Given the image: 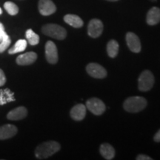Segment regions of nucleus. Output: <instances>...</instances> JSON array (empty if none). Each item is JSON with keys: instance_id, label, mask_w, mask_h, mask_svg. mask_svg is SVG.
Returning <instances> with one entry per match:
<instances>
[{"instance_id": "c85d7f7f", "label": "nucleus", "mask_w": 160, "mask_h": 160, "mask_svg": "<svg viewBox=\"0 0 160 160\" xmlns=\"http://www.w3.org/2000/svg\"><path fill=\"white\" fill-rule=\"evenodd\" d=\"M2 13V10L1 8H0V15H1Z\"/></svg>"}, {"instance_id": "39448f33", "label": "nucleus", "mask_w": 160, "mask_h": 160, "mask_svg": "<svg viewBox=\"0 0 160 160\" xmlns=\"http://www.w3.org/2000/svg\"><path fill=\"white\" fill-rule=\"evenodd\" d=\"M86 107L94 115L99 116L105 111L106 107L102 100L98 98H91L86 102Z\"/></svg>"}, {"instance_id": "393cba45", "label": "nucleus", "mask_w": 160, "mask_h": 160, "mask_svg": "<svg viewBox=\"0 0 160 160\" xmlns=\"http://www.w3.org/2000/svg\"><path fill=\"white\" fill-rule=\"evenodd\" d=\"M153 140L157 142H160V129L157 132L154 137H153Z\"/></svg>"}, {"instance_id": "9b49d317", "label": "nucleus", "mask_w": 160, "mask_h": 160, "mask_svg": "<svg viewBox=\"0 0 160 160\" xmlns=\"http://www.w3.org/2000/svg\"><path fill=\"white\" fill-rule=\"evenodd\" d=\"M37 59V54L35 52H28L19 55L16 59V62L19 65H29L35 62Z\"/></svg>"}, {"instance_id": "bb28decb", "label": "nucleus", "mask_w": 160, "mask_h": 160, "mask_svg": "<svg viewBox=\"0 0 160 160\" xmlns=\"http://www.w3.org/2000/svg\"><path fill=\"white\" fill-rule=\"evenodd\" d=\"M2 30H5V27H4V25L0 22V31H2Z\"/></svg>"}, {"instance_id": "4be33fe9", "label": "nucleus", "mask_w": 160, "mask_h": 160, "mask_svg": "<svg viewBox=\"0 0 160 160\" xmlns=\"http://www.w3.org/2000/svg\"><path fill=\"white\" fill-rule=\"evenodd\" d=\"M11 43V40L10 39L9 36L8 34L3 38V39L0 42V53H3L9 47Z\"/></svg>"}, {"instance_id": "b1692460", "label": "nucleus", "mask_w": 160, "mask_h": 160, "mask_svg": "<svg viewBox=\"0 0 160 160\" xmlns=\"http://www.w3.org/2000/svg\"><path fill=\"white\" fill-rule=\"evenodd\" d=\"M137 160H152V158H151L147 155L139 154V155L137 156Z\"/></svg>"}, {"instance_id": "cd10ccee", "label": "nucleus", "mask_w": 160, "mask_h": 160, "mask_svg": "<svg viewBox=\"0 0 160 160\" xmlns=\"http://www.w3.org/2000/svg\"><path fill=\"white\" fill-rule=\"evenodd\" d=\"M107 1H109V2H116V1H118V0H107Z\"/></svg>"}, {"instance_id": "9d476101", "label": "nucleus", "mask_w": 160, "mask_h": 160, "mask_svg": "<svg viewBox=\"0 0 160 160\" xmlns=\"http://www.w3.org/2000/svg\"><path fill=\"white\" fill-rule=\"evenodd\" d=\"M126 42L129 49L133 53H139L141 51V42L139 37L134 33L128 32L126 34Z\"/></svg>"}, {"instance_id": "1a4fd4ad", "label": "nucleus", "mask_w": 160, "mask_h": 160, "mask_svg": "<svg viewBox=\"0 0 160 160\" xmlns=\"http://www.w3.org/2000/svg\"><path fill=\"white\" fill-rule=\"evenodd\" d=\"M38 8L42 16H50L57 11V7L51 0H39Z\"/></svg>"}, {"instance_id": "ddd939ff", "label": "nucleus", "mask_w": 160, "mask_h": 160, "mask_svg": "<svg viewBox=\"0 0 160 160\" xmlns=\"http://www.w3.org/2000/svg\"><path fill=\"white\" fill-rule=\"evenodd\" d=\"M71 117L76 121H81L86 115V107L83 104H77L71 110Z\"/></svg>"}, {"instance_id": "2eb2a0df", "label": "nucleus", "mask_w": 160, "mask_h": 160, "mask_svg": "<svg viewBox=\"0 0 160 160\" xmlns=\"http://www.w3.org/2000/svg\"><path fill=\"white\" fill-rule=\"evenodd\" d=\"M27 115L28 111L26 108L21 106L10 111L7 114V118L10 120H20L25 119Z\"/></svg>"}, {"instance_id": "dca6fc26", "label": "nucleus", "mask_w": 160, "mask_h": 160, "mask_svg": "<svg viewBox=\"0 0 160 160\" xmlns=\"http://www.w3.org/2000/svg\"><path fill=\"white\" fill-rule=\"evenodd\" d=\"M64 21L69 25L76 28H79L83 26V21L79 16L75 14H67L64 17Z\"/></svg>"}, {"instance_id": "a211bd4d", "label": "nucleus", "mask_w": 160, "mask_h": 160, "mask_svg": "<svg viewBox=\"0 0 160 160\" xmlns=\"http://www.w3.org/2000/svg\"><path fill=\"white\" fill-rule=\"evenodd\" d=\"M107 52L110 57L115 58L119 53V44L116 40L111 39L107 45Z\"/></svg>"}, {"instance_id": "0eeeda50", "label": "nucleus", "mask_w": 160, "mask_h": 160, "mask_svg": "<svg viewBox=\"0 0 160 160\" xmlns=\"http://www.w3.org/2000/svg\"><path fill=\"white\" fill-rule=\"evenodd\" d=\"M45 57L50 64H56L59 59L57 48L52 41H48L45 44Z\"/></svg>"}, {"instance_id": "f03ea898", "label": "nucleus", "mask_w": 160, "mask_h": 160, "mask_svg": "<svg viewBox=\"0 0 160 160\" xmlns=\"http://www.w3.org/2000/svg\"><path fill=\"white\" fill-rule=\"evenodd\" d=\"M124 108L130 113L142 111L147 106V100L142 97H131L124 102Z\"/></svg>"}, {"instance_id": "f8f14e48", "label": "nucleus", "mask_w": 160, "mask_h": 160, "mask_svg": "<svg viewBox=\"0 0 160 160\" xmlns=\"http://www.w3.org/2000/svg\"><path fill=\"white\" fill-rule=\"evenodd\" d=\"M17 128L13 125H2L0 127V139L4 140L10 139L17 133Z\"/></svg>"}, {"instance_id": "a878e982", "label": "nucleus", "mask_w": 160, "mask_h": 160, "mask_svg": "<svg viewBox=\"0 0 160 160\" xmlns=\"http://www.w3.org/2000/svg\"><path fill=\"white\" fill-rule=\"evenodd\" d=\"M6 34H7V33H5V30H2V31H0V42L3 39V38L5 37Z\"/></svg>"}, {"instance_id": "5701e85b", "label": "nucleus", "mask_w": 160, "mask_h": 160, "mask_svg": "<svg viewBox=\"0 0 160 160\" xmlns=\"http://www.w3.org/2000/svg\"><path fill=\"white\" fill-rule=\"evenodd\" d=\"M6 82V77L2 70L0 68V86H3Z\"/></svg>"}, {"instance_id": "412c9836", "label": "nucleus", "mask_w": 160, "mask_h": 160, "mask_svg": "<svg viewBox=\"0 0 160 160\" xmlns=\"http://www.w3.org/2000/svg\"><path fill=\"white\" fill-rule=\"evenodd\" d=\"M4 8L5 11L8 13L9 15L15 16L19 13V8L16 5L15 3L12 2H6L4 4Z\"/></svg>"}, {"instance_id": "20e7f679", "label": "nucleus", "mask_w": 160, "mask_h": 160, "mask_svg": "<svg viewBox=\"0 0 160 160\" xmlns=\"http://www.w3.org/2000/svg\"><path fill=\"white\" fill-rule=\"evenodd\" d=\"M154 77L151 71L146 70L141 73L138 79L139 89L141 91H148L154 85Z\"/></svg>"}, {"instance_id": "6ab92c4d", "label": "nucleus", "mask_w": 160, "mask_h": 160, "mask_svg": "<svg viewBox=\"0 0 160 160\" xmlns=\"http://www.w3.org/2000/svg\"><path fill=\"white\" fill-rule=\"evenodd\" d=\"M27 41L25 39H19L18 40L13 46V48L8 51L9 54H15V53L22 52L27 48Z\"/></svg>"}, {"instance_id": "423d86ee", "label": "nucleus", "mask_w": 160, "mask_h": 160, "mask_svg": "<svg viewBox=\"0 0 160 160\" xmlns=\"http://www.w3.org/2000/svg\"><path fill=\"white\" fill-rule=\"evenodd\" d=\"M103 31V24L101 20L93 19L89 22L88 25V33L92 38H97Z\"/></svg>"}, {"instance_id": "f257e3e1", "label": "nucleus", "mask_w": 160, "mask_h": 160, "mask_svg": "<svg viewBox=\"0 0 160 160\" xmlns=\"http://www.w3.org/2000/svg\"><path fill=\"white\" fill-rule=\"evenodd\" d=\"M60 148H61V146L57 142H45L37 146L35 150V156L39 159H47L57 153Z\"/></svg>"}, {"instance_id": "6e6552de", "label": "nucleus", "mask_w": 160, "mask_h": 160, "mask_svg": "<svg viewBox=\"0 0 160 160\" xmlns=\"http://www.w3.org/2000/svg\"><path fill=\"white\" fill-rule=\"evenodd\" d=\"M88 73L93 78L103 79L107 76V71L102 65L97 63H90L86 67Z\"/></svg>"}, {"instance_id": "4468645a", "label": "nucleus", "mask_w": 160, "mask_h": 160, "mask_svg": "<svg viewBox=\"0 0 160 160\" xmlns=\"http://www.w3.org/2000/svg\"><path fill=\"white\" fill-rule=\"evenodd\" d=\"M146 21L149 25H156L160 22V8L157 7L151 8L147 13Z\"/></svg>"}, {"instance_id": "f3484780", "label": "nucleus", "mask_w": 160, "mask_h": 160, "mask_svg": "<svg viewBox=\"0 0 160 160\" xmlns=\"http://www.w3.org/2000/svg\"><path fill=\"white\" fill-rule=\"evenodd\" d=\"M100 153L105 159L111 160L115 156V150L112 145L108 143H104L100 146Z\"/></svg>"}, {"instance_id": "aec40b11", "label": "nucleus", "mask_w": 160, "mask_h": 160, "mask_svg": "<svg viewBox=\"0 0 160 160\" xmlns=\"http://www.w3.org/2000/svg\"><path fill=\"white\" fill-rule=\"evenodd\" d=\"M26 39L30 45H37L39 42V37L37 34L32 29H28L26 31L25 33Z\"/></svg>"}, {"instance_id": "7ed1b4c3", "label": "nucleus", "mask_w": 160, "mask_h": 160, "mask_svg": "<svg viewBox=\"0 0 160 160\" xmlns=\"http://www.w3.org/2000/svg\"><path fill=\"white\" fill-rule=\"evenodd\" d=\"M44 34L53 39L63 40L67 37V31L63 27L57 24H47L42 28Z\"/></svg>"}]
</instances>
